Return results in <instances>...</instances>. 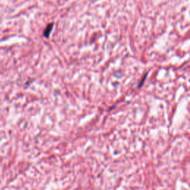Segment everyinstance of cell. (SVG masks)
Masks as SVG:
<instances>
[{"instance_id":"obj_1","label":"cell","mask_w":190,"mask_h":190,"mask_svg":"<svg viewBox=\"0 0 190 190\" xmlns=\"http://www.w3.org/2000/svg\"><path fill=\"white\" fill-rule=\"evenodd\" d=\"M53 26H54L53 23H50V24L47 26L45 30L44 33H43L44 36H45L46 38H48V36H49L50 34H51V32L52 31V28H53Z\"/></svg>"}]
</instances>
